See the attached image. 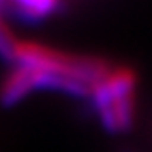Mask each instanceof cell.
I'll list each match as a JSON object with an SVG mask.
<instances>
[{
  "instance_id": "1",
  "label": "cell",
  "mask_w": 152,
  "mask_h": 152,
  "mask_svg": "<svg viewBox=\"0 0 152 152\" xmlns=\"http://www.w3.org/2000/svg\"><path fill=\"white\" fill-rule=\"evenodd\" d=\"M137 75L128 66L112 68L106 77L90 88V99L101 126L108 134H126L136 117Z\"/></svg>"
},
{
  "instance_id": "2",
  "label": "cell",
  "mask_w": 152,
  "mask_h": 152,
  "mask_svg": "<svg viewBox=\"0 0 152 152\" xmlns=\"http://www.w3.org/2000/svg\"><path fill=\"white\" fill-rule=\"evenodd\" d=\"M15 64L40 73L64 75L86 86H95L110 73V64L99 57L73 55L59 50H51L35 42H18L15 53Z\"/></svg>"
},
{
  "instance_id": "3",
  "label": "cell",
  "mask_w": 152,
  "mask_h": 152,
  "mask_svg": "<svg viewBox=\"0 0 152 152\" xmlns=\"http://www.w3.org/2000/svg\"><path fill=\"white\" fill-rule=\"evenodd\" d=\"M61 7L62 4L55 0H18V2H0V13L13 17L22 24L35 26L44 22Z\"/></svg>"
},
{
  "instance_id": "4",
  "label": "cell",
  "mask_w": 152,
  "mask_h": 152,
  "mask_svg": "<svg viewBox=\"0 0 152 152\" xmlns=\"http://www.w3.org/2000/svg\"><path fill=\"white\" fill-rule=\"evenodd\" d=\"M35 90V72L17 66L0 88V104L11 108Z\"/></svg>"
},
{
  "instance_id": "5",
  "label": "cell",
  "mask_w": 152,
  "mask_h": 152,
  "mask_svg": "<svg viewBox=\"0 0 152 152\" xmlns=\"http://www.w3.org/2000/svg\"><path fill=\"white\" fill-rule=\"evenodd\" d=\"M17 39L13 37L11 29L4 22H0V59L4 62H15V53H17Z\"/></svg>"
},
{
  "instance_id": "6",
  "label": "cell",
  "mask_w": 152,
  "mask_h": 152,
  "mask_svg": "<svg viewBox=\"0 0 152 152\" xmlns=\"http://www.w3.org/2000/svg\"><path fill=\"white\" fill-rule=\"evenodd\" d=\"M121 152H134V150H121Z\"/></svg>"
},
{
  "instance_id": "7",
  "label": "cell",
  "mask_w": 152,
  "mask_h": 152,
  "mask_svg": "<svg viewBox=\"0 0 152 152\" xmlns=\"http://www.w3.org/2000/svg\"><path fill=\"white\" fill-rule=\"evenodd\" d=\"M0 22H2V13H0Z\"/></svg>"
}]
</instances>
